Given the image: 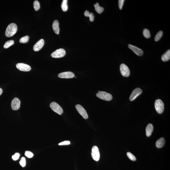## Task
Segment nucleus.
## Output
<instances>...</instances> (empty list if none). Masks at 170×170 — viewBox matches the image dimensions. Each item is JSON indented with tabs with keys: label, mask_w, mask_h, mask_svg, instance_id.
<instances>
[{
	"label": "nucleus",
	"mask_w": 170,
	"mask_h": 170,
	"mask_svg": "<svg viewBox=\"0 0 170 170\" xmlns=\"http://www.w3.org/2000/svg\"><path fill=\"white\" fill-rule=\"evenodd\" d=\"M17 30V25L14 23L9 24L6 30L5 35L7 37H12L16 33Z\"/></svg>",
	"instance_id": "f257e3e1"
},
{
	"label": "nucleus",
	"mask_w": 170,
	"mask_h": 170,
	"mask_svg": "<svg viewBox=\"0 0 170 170\" xmlns=\"http://www.w3.org/2000/svg\"><path fill=\"white\" fill-rule=\"evenodd\" d=\"M96 96L101 99L106 101H110L113 99L111 94L105 91H100L96 94Z\"/></svg>",
	"instance_id": "f03ea898"
},
{
	"label": "nucleus",
	"mask_w": 170,
	"mask_h": 170,
	"mask_svg": "<svg viewBox=\"0 0 170 170\" xmlns=\"http://www.w3.org/2000/svg\"><path fill=\"white\" fill-rule=\"evenodd\" d=\"M155 107L156 110L158 113H162L164 110V104L163 102L160 99H158L156 100L155 103Z\"/></svg>",
	"instance_id": "7ed1b4c3"
},
{
	"label": "nucleus",
	"mask_w": 170,
	"mask_h": 170,
	"mask_svg": "<svg viewBox=\"0 0 170 170\" xmlns=\"http://www.w3.org/2000/svg\"><path fill=\"white\" fill-rule=\"evenodd\" d=\"M50 107L53 111L58 114L61 115L63 112L62 108L56 102H53L51 103L50 105Z\"/></svg>",
	"instance_id": "20e7f679"
},
{
	"label": "nucleus",
	"mask_w": 170,
	"mask_h": 170,
	"mask_svg": "<svg viewBox=\"0 0 170 170\" xmlns=\"http://www.w3.org/2000/svg\"><path fill=\"white\" fill-rule=\"evenodd\" d=\"M66 53V51L64 49L62 48L60 49L53 52L51 54V56L54 58H61L64 56Z\"/></svg>",
	"instance_id": "39448f33"
},
{
	"label": "nucleus",
	"mask_w": 170,
	"mask_h": 170,
	"mask_svg": "<svg viewBox=\"0 0 170 170\" xmlns=\"http://www.w3.org/2000/svg\"><path fill=\"white\" fill-rule=\"evenodd\" d=\"M120 69L121 74L123 77H127L129 76L130 72L127 65L124 64H121L120 66Z\"/></svg>",
	"instance_id": "423d86ee"
},
{
	"label": "nucleus",
	"mask_w": 170,
	"mask_h": 170,
	"mask_svg": "<svg viewBox=\"0 0 170 170\" xmlns=\"http://www.w3.org/2000/svg\"><path fill=\"white\" fill-rule=\"evenodd\" d=\"M91 156L95 161H98L99 160L100 158V152L99 149L97 146H94L92 147Z\"/></svg>",
	"instance_id": "0eeeda50"
},
{
	"label": "nucleus",
	"mask_w": 170,
	"mask_h": 170,
	"mask_svg": "<svg viewBox=\"0 0 170 170\" xmlns=\"http://www.w3.org/2000/svg\"><path fill=\"white\" fill-rule=\"evenodd\" d=\"M76 109L79 113L83 116V118L85 119L88 118L87 113L86 111L82 106L79 104H77L75 106Z\"/></svg>",
	"instance_id": "6e6552de"
},
{
	"label": "nucleus",
	"mask_w": 170,
	"mask_h": 170,
	"mask_svg": "<svg viewBox=\"0 0 170 170\" xmlns=\"http://www.w3.org/2000/svg\"><path fill=\"white\" fill-rule=\"evenodd\" d=\"M142 91L141 89L140 88H136L134 90L129 97V100L131 101H134L142 93Z\"/></svg>",
	"instance_id": "1a4fd4ad"
},
{
	"label": "nucleus",
	"mask_w": 170,
	"mask_h": 170,
	"mask_svg": "<svg viewBox=\"0 0 170 170\" xmlns=\"http://www.w3.org/2000/svg\"><path fill=\"white\" fill-rule=\"evenodd\" d=\"M16 67L19 70L28 72L31 70V66L29 65L23 63H18L16 64Z\"/></svg>",
	"instance_id": "9d476101"
},
{
	"label": "nucleus",
	"mask_w": 170,
	"mask_h": 170,
	"mask_svg": "<svg viewBox=\"0 0 170 170\" xmlns=\"http://www.w3.org/2000/svg\"><path fill=\"white\" fill-rule=\"evenodd\" d=\"M21 102L17 98H15L12 100L11 103L12 109L13 110H17L20 108Z\"/></svg>",
	"instance_id": "9b49d317"
},
{
	"label": "nucleus",
	"mask_w": 170,
	"mask_h": 170,
	"mask_svg": "<svg viewBox=\"0 0 170 170\" xmlns=\"http://www.w3.org/2000/svg\"><path fill=\"white\" fill-rule=\"evenodd\" d=\"M128 47L138 56H141L143 54V51L141 49L130 44L128 45Z\"/></svg>",
	"instance_id": "f8f14e48"
},
{
	"label": "nucleus",
	"mask_w": 170,
	"mask_h": 170,
	"mask_svg": "<svg viewBox=\"0 0 170 170\" xmlns=\"http://www.w3.org/2000/svg\"><path fill=\"white\" fill-rule=\"evenodd\" d=\"M58 76L60 78H74L75 74L71 72H64L59 73L58 75Z\"/></svg>",
	"instance_id": "ddd939ff"
},
{
	"label": "nucleus",
	"mask_w": 170,
	"mask_h": 170,
	"mask_svg": "<svg viewBox=\"0 0 170 170\" xmlns=\"http://www.w3.org/2000/svg\"><path fill=\"white\" fill-rule=\"evenodd\" d=\"M45 44L44 40L43 39H40V40L34 45L33 49L35 52H38L42 48Z\"/></svg>",
	"instance_id": "4468645a"
},
{
	"label": "nucleus",
	"mask_w": 170,
	"mask_h": 170,
	"mask_svg": "<svg viewBox=\"0 0 170 170\" xmlns=\"http://www.w3.org/2000/svg\"><path fill=\"white\" fill-rule=\"evenodd\" d=\"M52 28L54 32L57 34H59L60 32L59 27V22L58 20H55L52 24Z\"/></svg>",
	"instance_id": "2eb2a0df"
},
{
	"label": "nucleus",
	"mask_w": 170,
	"mask_h": 170,
	"mask_svg": "<svg viewBox=\"0 0 170 170\" xmlns=\"http://www.w3.org/2000/svg\"><path fill=\"white\" fill-rule=\"evenodd\" d=\"M153 130V127L151 123H149L146 128V135L147 137H149L151 135Z\"/></svg>",
	"instance_id": "dca6fc26"
},
{
	"label": "nucleus",
	"mask_w": 170,
	"mask_h": 170,
	"mask_svg": "<svg viewBox=\"0 0 170 170\" xmlns=\"http://www.w3.org/2000/svg\"><path fill=\"white\" fill-rule=\"evenodd\" d=\"M165 143V139L164 138H161L157 141L156 143V145L158 148H161L163 147Z\"/></svg>",
	"instance_id": "f3484780"
},
{
	"label": "nucleus",
	"mask_w": 170,
	"mask_h": 170,
	"mask_svg": "<svg viewBox=\"0 0 170 170\" xmlns=\"http://www.w3.org/2000/svg\"><path fill=\"white\" fill-rule=\"evenodd\" d=\"M170 50H169L166 53L163 55L161 57V59L163 61H167L170 60Z\"/></svg>",
	"instance_id": "a211bd4d"
},
{
	"label": "nucleus",
	"mask_w": 170,
	"mask_h": 170,
	"mask_svg": "<svg viewBox=\"0 0 170 170\" xmlns=\"http://www.w3.org/2000/svg\"><path fill=\"white\" fill-rule=\"evenodd\" d=\"M94 6L95 7V10L98 14H101L104 11V8L100 6L99 3H98L94 4Z\"/></svg>",
	"instance_id": "6ab92c4d"
},
{
	"label": "nucleus",
	"mask_w": 170,
	"mask_h": 170,
	"mask_svg": "<svg viewBox=\"0 0 170 170\" xmlns=\"http://www.w3.org/2000/svg\"><path fill=\"white\" fill-rule=\"evenodd\" d=\"M67 0H63L62 3L61 5V7L63 11H67L68 8Z\"/></svg>",
	"instance_id": "aec40b11"
},
{
	"label": "nucleus",
	"mask_w": 170,
	"mask_h": 170,
	"mask_svg": "<svg viewBox=\"0 0 170 170\" xmlns=\"http://www.w3.org/2000/svg\"><path fill=\"white\" fill-rule=\"evenodd\" d=\"M14 44V42L13 40H10L6 42L5 43L3 47L5 49H7L10 47V46L13 45Z\"/></svg>",
	"instance_id": "412c9836"
},
{
	"label": "nucleus",
	"mask_w": 170,
	"mask_h": 170,
	"mask_svg": "<svg viewBox=\"0 0 170 170\" xmlns=\"http://www.w3.org/2000/svg\"><path fill=\"white\" fill-rule=\"evenodd\" d=\"M29 37L28 36H26L20 39L19 41L20 43L25 44L27 43L29 41Z\"/></svg>",
	"instance_id": "4be33fe9"
},
{
	"label": "nucleus",
	"mask_w": 170,
	"mask_h": 170,
	"mask_svg": "<svg viewBox=\"0 0 170 170\" xmlns=\"http://www.w3.org/2000/svg\"><path fill=\"white\" fill-rule=\"evenodd\" d=\"M163 35V32L162 31H160L158 32L157 34H156V35L155 36L154 40L155 41H158L159 40H160L162 37Z\"/></svg>",
	"instance_id": "5701e85b"
},
{
	"label": "nucleus",
	"mask_w": 170,
	"mask_h": 170,
	"mask_svg": "<svg viewBox=\"0 0 170 170\" xmlns=\"http://www.w3.org/2000/svg\"><path fill=\"white\" fill-rule=\"evenodd\" d=\"M143 35L146 38L150 37L151 34L149 31L147 29H145L143 31Z\"/></svg>",
	"instance_id": "b1692460"
},
{
	"label": "nucleus",
	"mask_w": 170,
	"mask_h": 170,
	"mask_svg": "<svg viewBox=\"0 0 170 170\" xmlns=\"http://www.w3.org/2000/svg\"><path fill=\"white\" fill-rule=\"evenodd\" d=\"M34 7L35 11H37L40 9V3L38 1L35 0L34 3Z\"/></svg>",
	"instance_id": "393cba45"
},
{
	"label": "nucleus",
	"mask_w": 170,
	"mask_h": 170,
	"mask_svg": "<svg viewBox=\"0 0 170 170\" xmlns=\"http://www.w3.org/2000/svg\"><path fill=\"white\" fill-rule=\"evenodd\" d=\"M127 155L128 157L131 160L133 161H136V158L134 156V155H133L132 153H130V152H128L127 153Z\"/></svg>",
	"instance_id": "a878e982"
},
{
	"label": "nucleus",
	"mask_w": 170,
	"mask_h": 170,
	"mask_svg": "<svg viewBox=\"0 0 170 170\" xmlns=\"http://www.w3.org/2000/svg\"><path fill=\"white\" fill-rule=\"evenodd\" d=\"M19 163L22 167H25L26 165V160L25 158L24 157H22L21 158L20 161Z\"/></svg>",
	"instance_id": "bb28decb"
},
{
	"label": "nucleus",
	"mask_w": 170,
	"mask_h": 170,
	"mask_svg": "<svg viewBox=\"0 0 170 170\" xmlns=\"http://www.w3.org/2000/svg\"><path fill=\"white\" fill-rule=\"evenodd\" d=\"M25 155L28 158H32L34 156V154L32 152L29 151H26L25 152Z\"/></svg>",
	"instance_id": "cd10ccee"
},
{
	"label": "nucleus",
	"mask_w": 170,
	"mask_h": 170,
	"mask_svg": "<svg viewBox=\"0 0 170 170\" xmlns=\"http://www.w3.org/2000/svg\"><path fill=\"white\" fill-rule=\"evenodd\" d=\"M20 156V154L18 153H16L14 155H12V159L14 160V161H16L18 159Z\"/></svg>",
	"instance_id": "c85d7f7f"
},
{
	"label": "nucleus",
	"mask_w": 170,
	"mask_h": 170,
	"mask_svg": "<svg viewBox=\"0 0 170 170\" xmlns=\"http://www.w3.org/2000/svg\"><path fill=\"white\" fill-rule=\"evenodd\" d=\"M125 0H119L118 1V6L120 9L121 10L123 7V3Z\"/></svg>",
	"instance_id": "c756f323"
},
{
	"label": "nucleus",
	"mask_w": 170,
	"mask_h": 170,
	"mask_svg": "<svg viewBox=\"0 0 170 170\" xmlns=\"http://www.w3.org/2000/svg\"><path fill=\"white\" fill-rule=\"evenodd\" d=\"M71 142L69 141H63L59 143L58 145L59 146L66 145H69L70 144Z\"/></svg>",
	"instance_id": "7c9ffc66"
},
{
	"label": "nucleus",
	"mask_w": 170,
	"mask_h": 170,
	"mask_svg": "<svg viewBox=\"0 0 170 170\" xmlns=\"http://www.w3.org/2000/svg\"><path fill=\"white\" fill-rule=\"evenodd\" d=\"M89 17L90 18V21L91 22H93L95 18V16L94 14L92 13H90Z\"/></svg>",
	"instance_id": "2f4dec72"
},
{
	"label": "nucleus",
	"mask_w": 170,
	"mask_h": 170,
	"mask_svg": "<svg viewBox=\"0 0 170 170\" xmlns=\"http://www.w3.org/2000/svg\"><path fill=\"white\" fill-rule=\"evenodd\" d=\"M90 12L88 10H86L84 12V15L86 17H88L90 15Z\"/></svg>",
	"instance_id": "473e14b6"
},
{
	"label": "nucleus",
	"mask_w": 170,
	"mask_h": 170,
	"mask_svg": "<svg viewBox=\"0 0 170 170\" xmlns=\"http://www.w3.org/2000/svg\"><path fill=\"white\" fill-rule=\"evenodd\" d=\"M2 92H3V90L1 88H0V96L2 94Z\"/></svg>",
	"instance_id": "72a5a7b5"
},
{
	"label": "nucleus",
	"mask_w": 170,
	"mask_h": 170,
	"mask_svg": "<svg viewBox=\"0 0 170 170\" xmlns=\"http://www.w3.org/2000/svg\"><path fill=\"white\" fill-rule=\"evenodd\" d=\"M100 91H98V92H100Z\"/></svg>",
	"instance_id": "f704fd0d"
}]
</instances>
